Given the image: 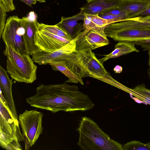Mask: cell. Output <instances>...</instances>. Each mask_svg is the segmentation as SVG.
Returning a JSON list of instances; mask_svg holds the SVG:
<instances>
[{
    "instance_id": "cell-1",
    "label": "cell",
    "mask_w": 150,
    "mask_h": 150,
    "mask_svg": "<svg viewBox=\"0 0 150 150\" xmlns=\"http://www.w3.org/2000/svg\"><path fill=\"white\" fill-rule=\"evenodd\" d=\"M35 95L26 98L31 106L55 113L61 111H85L94 106L88 96L75 85L68 84H41L36 88Z\"/></svg>"
},
{
    "instance_id": "cell-2",
    "label": "cell",
    "mask_w": 150,
    "mask_h": 150,
    "mask_svg": "<svg viewBox=\"0 0 150 150\" xmlns=\"http://www.w3.org/2000/svg\"><path fill=\"white\" fill-rule=\"evenodd\" d=\"M65 61L68 67L80 78L91 77L114 86L119 85L105 69L103 63L96 57L90 47L79 38L76 50Z\"/></svg>"
},
{
    "instance_id": "cell-3",
    "label": "cell",
    "mask_w": 150,
    "mask_h": 150,
    "mask_svg": "<svg viewBox=\"0 0 150 150\" xmlns=\"http://www.w3.org/2000/svg\"><path fill=\"white\" fill-rule=\"evenodd\" d=\"M77 131L79 135L78 144L83 149L123 150L121 144L111 139L89 117H82Z\"/></svg>"
},
{
    "instance_id": "cell-4",
    "label": "cell",
    "mask_w": 150,
    "mask_h": 150,
    "mask_svg": "<svg viewBox=\"0 0 150 150\" xmlns=\"http://www.w3.org/2000/svg\"><path fill=\"white\" fill-rule=\"evenodd\" d=\"M4 54L7 57V71L12 79L27 83L36 80L37 67L29 54H21L7 45H5Z\"/></svg>"
},
{
    "instance_id": "cell-5",
    "label": "cell",
    "mask_w": 150,
    "mask_h": 150,
    "mask_svg": "<svg viewBox=\"0 0 150 150\" xmlns=\"http://www.w3.org/2000/svg\"><path fill=\"white\" fill-rule=\"evenodd\" d=\"M0 94V145L5 149L9 144L24 138L20 132L19 121L13 117L1 88Z\"/></svg>"
},
{
    "instance_id": "cell-6",
    "label": "cell",
    "mask_w": 150,
    "mask_h": 150,
    "mask_svg": "<svg viewBox=\"0 0 150 150\" xmlns=\"http://www.w3.org/2000/svg\"><path fill=\"white\" fill-rule=\"evenodd\" d=\"M42 112L36 110H26L19 116L18 121L25 138V147L33 146L42 133Z\"/></svg>"
},
{
    "instance_id": "cell-7",
    "label": "cell",
    "mask_w": 150,
    "mask_h": 150,
    "mask_svg": "<svg viewBox=\"0 0 150 150\" xmlns=\"http://www.w3.org/2000/svg\"><path fill=\"white\" fill-rule=\"evenodd\" d=\"M24 20L17 16H13L7 19L1 36L5 45L11 46L21 54L27 53L23 38L25 33Z\"/></svg>"
},
{
    "instance_id": "cell-8",
    "label": "cell",
    "mask_w": 150,
    "mask_h": 150,
    "mask_svg": "<svg viewBox=\"0 0 150 150\" xmlns=\"http://www.w3.org/2000/svg\"><path fill=\"white\" fill-rule=\"evenodd\" d=\"M79 36V33L67 45L52 52L42 51L37 52L32 55V58L34 62L39 65H46L50 61H65L76 50Z\"/></svg>"
},
{
    "instance_id": "cell-9",
    "label": "cell",
    "mask_w": 150,
    "mask_h": 150,
    "mask_svg": "<svg viewBox=\"0 0 150 150\" xmlns=\"http://www.w3.org/2000/svg\"><path fill=\"white\" fill-rule=\"evenodd\" d=\"M34 40L35 45L41 51L48 53L52 52L59 49L70 42L50 32L38 30L37 28Z\"/></svg>"
},
{
    "instance_id": "cell-10",
    "label": "cell",
    "mask_w": 150,
    "mask_h": 150,
    "mask_svg": "<svg viewBox=\"0 0 150 150\" xmlns=\"http://www.w3.org/2000/svg\"><path fill=\"white\" fill-rule=\"evenodd\" d=\"M110 28L112 32L132 29L150 30V16L125 19L111 24Z\"/></svg>"
},
{
    "instance_id": "cell-11",
    "label": "cell",
    "mask_w": 150,
    "mask_h": 150,
    "mask_svg": "<svg viewBox=\"0 0 150 150\" xmlns=\"http://www.w3.org/2000/svg\"><path fill=\"white\" fill-rule=\"evenodd\" d=\"M107 37L118 42H132L150 40V30L132 29L105 33Z\"/></svg>"
},
{
    "instance_id": "cell-12",
    "label": "cell",
    "mask_w": 150,
    "mask_h": 150,
    "mask_svg": "<svg viewBox=\"0 0 150 150\" xmlns=\"http://www.w3.org/2000/svg\"><path fill=\"white\" fill-rule=\"evenodd\" d=\"M122 0H86L80 9L83 13L96 15L111 8L119 6Z\"/></svg>"
},
{
    "instance_id": "cell-13",
    "label": "cell",
    "mask_w": 150,
    "mask_h": 150,
    "mask_svg": "<svg viewBox=\"0 0 150 150\" xmlns=\"http://www.w3.org/2000/svg\"><path fill=\"white\" fill-rule=\"evenodd\" d=\"M7 71L0 66V86L5 95V98L11 109L13 117L17 121L18 116L17 113L14 101L13 99L12 86V79H10Z\"/></svg>"
},
{
    "instance_id": "cell-14",
    "label": "cell",
    "mask_w": 150,
    "mask_h": 150,
    "mask_svg": "<svg viewBox=\"0 0 150 150\" xmlns=\"http://www.w3.org/2000/svg\"><path fill=\"white\" fill-rule=\"evenodd\" d=\"M81 33L80 38L82 39L81 40L89 46L92 50L109 44L104 30L91 29L83 37Z\"/></svg>"
},
{
    "instance_id": "cell-15",
    "label": "cell",
    "mask_w": 150,
    "mask_h": 150,
    "mask_svg": "<svg viewBox=\"0 0 150 150\" xmlns=\"http://www.w3.org/2000/svg\"><path fill=\"white\" fill-rule=\"evenodd\" d=\"M37 21L30 22L24 20V21L25 33L23 38L25 47L26 53L31 55L41 51L35 43V36L37 29Z\"/></svg>"
},
{
    "instance_id": "cell-16",
    "label": "cell",
    "mask_w": 150,
    "mask_h": 150,
    "mask_svg": "<svg viewBox=\"0 0 150 150\" xmlns=\"http://www.w3.org/2000/svg\"><path fill=\"white\" fill-rule=\"evenodd\" d=\"M85 16L83 13L81 11L77 14L71 17H65L62 16L61 21L57 24L64 29L74 39V36L77 35L81 32V25L79 23V20H83Z\"/></svg>"
},
{
    "instance_id": "cell-17",
    "label": "cell",
    "mask_w": 150,
    "mask_h": 150,
    "mask_svg": "<svg viewBox=\"0 0 150 150\" xmlns=\"http://www.w3.org/2000/svg\"><path fill=\"white\" fill-rule=\"evenodd\" d=\"M149 3L139 1H122L118 7L127 13L128 18L135 17L147 7Z\"/></svg>"
},
{
    "instance_id": "cell-18",
    "label": "cell",
    "mask_w": 150,
    "mask_h": 150,
    "mask_svg": "<svg viewBox=\"0 0 150 150\" xmlns=\"http://www.w3.org/2000/svg\"><path fill=\"white\" fill-rule=\"evenodd\" d=\"M135 45L130 42H119L115 46L114 50L110 54L104 55L100 60L103 63L108 59L117 57L133 52H138L139 50L135 46Z\"/></svg>"
},
{
    "instance_id": "cell-19",
    "label": "cell",
    "mask_w": 150,
    "mask_h": 150,
    "mask_svg": "<svg viewBox=\"0 0 150 150\" xmlns=\"http://www.w3.org/2000/svg\"><path fill=\"white\" fill-rule=\"evenodd\" d=\"M48 64L51 66L54 70L60 71L68 78V80L65 83H78L79 82L82 85H84L82 79L79 78L68 67L65 61H50Z\"/></svg>"
},
{
    "instance_id": "cell-20",
    "label": "cell",
    "mask_w": 150,
    "mask_h": 150,
    "mask_svg": "<svg viewBox=\"0 0 150 150\" xmlns=\"http://www.w3.org/2000/svg\"><path fill=\"white\" fill-rule=\"evenodd\" d=\"M36 23L37 28L38 30H43L50 32L70 41L73 39L64 29L57 24L54 25H46L43 23H40L37 21Z\"/></svg>"
},
{
    "instance_id": "cell-21",
    "label": "cell",
    "mask_w": 150,
    "mask_h": 150,
    "mask_svg": "<svg viewBox=\"0 0 150 150\" xmlns=\"http://www.w3.org/2000/svg\"><path fill=\"white\" fill-rule=\"evenodd\" d=\"M87 14L95 25L96 27L95 29L104 30L107 26L110 24L124 21L125 19L107 20L100 17L98 14Z\"/></svg>"
},
{
    "instance_id": "cell-22",
    "label": "cell",
    "mask_w": 150,
    "mask_h": 150,
    "mask_svg": "<svg viewBox=\"0 0 150 150\" xmlns=\"http://www.w3.org/2000/svg\"><path fill=\"white\" fill-rule=\"evenodd\" d=\"M123 150H150V142L146 144L132 141L122 145Z\"/></svg>"
},
{
    "instance_id": "cell-23",
    "label": "cell",
    "mask_w": 150,
    "mask_h": 150,
    "mask_svg": "<svg viewBox=\"0 0 150 150\" xmlns=\"http://www.w3.org/2000/svg\"><path fill=\"white\" fill-rule=\"evenodd\" d=\"M132 90L139 95L150 99V89L147 88L144 83L137 85Z\"/></svg>"
},
{
    "instance_id": "cell-24",
    "label": "cell",
    "mask_w": 150,
    "mask_h": 150,
    "mask_svg": "<svg viewBox=\"0 0 150 150\" xmlns=\"http://www.w3.org/2000/svg\"><path fill=\"white\" fill-rule=\"evenodd\" d=\"M7 11L2 3L0 1V38L4 30L5 24Z\"/></svg>"
},
{
    "instance_id": "cell-25",
    "label": "cell",
    "mask_w": 150,
    "mask_h": 150,
    "mask_svg": "<svg viewBox=\"0 0 150 150\" xmlns=\"http://www.w3.org/2000/svg\"><path fill=\"white\" fill-rule=\"evenodd\" d=\"M101 13L103 14L122 16L124 17L126 19L128 18V15L127 13L120 9L118 7L110 8Z\"/></svg>"
},
{
    "instance_id": "cell-26",
    "label": "cell",
    "mask_w": 150,
    "mask_h": 150,
    "mask_svg": "<svg viewBox=\"0 0 150 150\" xmlns=\"http://www.w3.org/2000/svg\"><path fill=\"white\" fill-rule=\"evenodd\" d=\"M7 12H11L16 9L13 0H0Z\"/></svg>"
},
{
    "instance_id": "cell-27",
    "label": "cell",
    "mask_w": 150,
    "mask_h": 150,
    "mask_svg": "<svg viewBox=\"0 0 150 150\" xmlns=\"http://www.w3.org/2000/svg\"><path fill=\"white\" fill-rule=\"evenodd\" d=\"M98 15L100 17L107 20L126 19L123 16H115L109 14H103L100 13L98 14Z\"/></svg>"
},
{
    "instance_id": "cell-28",
    "label": "cell",
    "mask_w": 150,
    "mask_h": 150,
    "mask_svg": "<svg viewBox=\"0 0 150 150\" xmlns=\"http://www.w3.org/2000/svg\"><path fill=\"white\" fill-rule=\"evenodd\" d=\"M37 16L33 11H31L26 17H23L22 18L24 20L30 22H35L37 20Z\"/></svg>"
},
{
    "instance_id": "cell-29",
    "label": "cell",
    "mask_w": 150,
    "mask_h": 150,
    "mask_svg": "<svg viewBox=\"0 0 150 150\" xmlns=\"http://www.w3.org/2000/svg\"><path fill=\"white\" fill-rule=\"evenodd\" d=\"M150 16V1L147 7L138 16Z\"/></svg>"
},
{
    "instance_id": "cell-30",
    "label": "cell",
    "mask_w": 150,
    "mask_h": 150,
    "mask_svg": "<svg viewBox=\"0 0 150 150\" xmlns=\"http://www.w3.org/2000/svg\"><path fill=\"white\" fill-rule=\"evenodd\" d=\"M27 4L28 6H31L33 4H35L36 1L35 0H19Z\"/></svg>"
},
{
    "instance_id": "cell-31",
    "label": "cell",
    "mask_w": 150,
    "mask_h": 150,
    "mask_svg": "<svg viewBox=\"0 0 150 150\" xmlns=\"http://www.w3.org/2000/svg\"><path fill=\"white\" fill-rule=\"evenodd\" d=\"M113 70L115 73H120L122 71V68L120 66L117 65L114 67Z\"/></svg>"
},
{
    "instance_id": "cell-32",
    "label": "cell",
    "mask_w": 150,
    "mask_h": 150,
    "mask_svg": "<svg viewBox=\"0 0 150 150\" xmlns=\"http://www.w3.org/2000/svg\"><path fill=\"white\" fill-rule=\"evenodd\" d=\"M124 0L139 1H145V2H147L148 3H149L150 1V0H122V1H124Z\"/></svg>"
},
{
    "instance_id": "cell-33",
    "label": "cell",
    "mask_w": 150,
    "mask_h": 150,
    "mask_svg": "<svg viewBox=\"0 0 150 150\" xmlns=\"http://www.w3.org/2000/svg\"><path fill=\"white\" fill-rule=\"evenodd\" d=\"M148 51V55L149 56V59L148 61V65L149 67H150V50H149Z\"/></svg>"
},
{
    "instance_id": "cell-34",
    "label": "cell",
    "mask_w": 150,
    "mask_h": 150,
    "mask_svg": "<svg viewBox=\"0 0 150 150\" xmlns=\"http://www.w3.org/2000/svg\"><path fill=\"white\" fill-rule=\"evenodd\" d=\"M37 1H38L40 3L45 2V0H35Z\"/></svg>"
}]
</instances>
